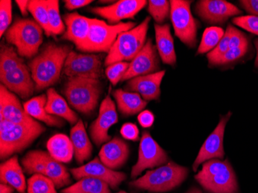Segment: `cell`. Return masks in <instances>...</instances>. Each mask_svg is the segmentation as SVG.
Segmentation results:
<instances>
[{
	"label": "cell",
	"instance_id": "obj_26",
	"mask_svg": "<svg viewBox=\"0 0 258 193\" xmlns=\"http://www.w3.org/2000/svg\"><path fill=\"white\" fill-rule=\"evenodd\" d=\"M71 140L73 144L75 156L77 162L83 163L88 160L92 154V145L88 139L83 121L79 119L71 130Z\"/></svg>",
	"mask_w": 258,
	"mask_h": 193
},
{
	"label": "cell",
	"instance_id": "obj_5",
	"mask_svg": "<svg viewBox=\"0 0 258 193\" xmlns=\"http://www.w3.org/2000/svg\"><path fill=\"white\" fill-rule=\"evenodd\" d=\"M63 94L75 109L83 114L93 112L98 105L101 94L99 80L72 77L65 82Z\"/></svg>",
	"mask_w": 258,
	"mask_h": 193
},
{
	"label": "cell",
	"instance_id": "obj_51",
	"mask_svg": "<svg viewBox=\"0 0 258 193\" xmlns=\"http://www.w3.org/2000/svg\"><path fill=\"white\" fill-rule=\"evenodd\" d=\"M255 46H256V60H255V66L258 68V39L255 40Z\"/></svg>",
	"mask_w": 258,
	"mask_h": 193
},
{
	"label": "cell",
	"instance_id": "obj_47",
	"mask_svg": "<svg viewBox=\"0 0 258 193\" xmlns=\"http://www.w3.org/2000/svg\"><path fill=\"white\" fill-rule=\"evenodd\" d=\"M240 3L247 13L258 17V0H244Z\"/></svg>",
	"mask_w": 258,
	"mask_h": 193
},
{
	"label": "cell",
	"instance_id": "obj_40",
	"mask_svg": "<svg viewBox=\"0 0 258 193\" xmlns=\"http://www.w3.org/2000/svg\"><path fill=\"white\" fill-rule=\"evenodd\" d=\"M12 22V1H0V37H3L10 28Z\"/></svg>",
	"mask_w": 258,
	"mask_h": 193
},
{
	"label": "cell",
	"instance_id": "obj_17",
	"mask_svg": "<svg viewBox=\"0 0 258 193\" xmlns=\"http://www.w3.org/2000/svg\"><path fill=\"white\" fill-rule=\"evenodd\" d=\"M159 69V59L156 54V48L149 39L144 47L129 63L128 68L121 81L131 80L136 77L153 74Z\"/></svg>",
	"mask_w": 258,
	"mask_h": 193
},
{
	"label": "cell",
	"instance_id": "obj_9",
	"mask_svg": "<svg viewBox=\"0 0 258 193\" xmlns=\"http://www.w3.org/2000/svg\"><path fill=\"white\" fill-rule=\"evenodd\" d=\"M190 1H170V16L175 34L182 43L194 47L197 42V26L190 10Z\"/></svg>",
	"mask_w": 258,
	"mask_h": 193
},
{
	"label": "cell",
	"instance_id": "obj_28",
	"mask_svg": "<svg viewBox=\"0 0 258 193\" xmlns=\"http://www.w3.org/2000/svg\"><path fill=\"white\" fill-rule=\"evenodd\" d=\"M112 95L120 112L125 116L134 115L141 112L148 104L137 93L118 89L113 91Z\"/></svg>",
	"mask_w": 258,
	"mask_h": 193
},
{
	"label": "cell",
	"instance_id": "obj_53",
	"mask_svg": "<svg viewBox=\"0 0 258 193\" xmlns=\"http://www.w3.org/2000/svg\"><path fill=\"white\" fill-rule=\"evenodd\" d=\"M117 193H127V192H126V191H118V192H117Z\"/></svg>",
	"mask_w": 258,
	"mask_h": 193
},
{
	"label": "cell",
	"instance_id": "obj_30",
	"mask_svg": "<svg viewBox=\"0 0 258 193\" xmlns=\"http://www.w3.org/2000/svg\"><path fill=\"white\" fill-rule=\"evenodd\" d=\"M44 163V175L53 181L56 188H60L71 183L68 169L60 162L53 159L48 152H45Z\"/></svg>",
	"mask_w": 258,
	"mask_h": 193
},
{
	"label": "cell",
	"instance_id": "obj_16",
	"mask_svg": "<svg viewBox=\"0 0 258 193\" xmlns=\"http://www.w3.org/2000/svg\"><path fill=\"white\" fill-rule=\"evenodd\" d=\"M147 3L145 0H121L108 7H95L91 12L115 25L121 20L134 18Z\"/></svg>",
	"mask_w": 258,
	"mask_h": 193
},
{
	"label": "cell",
	"instance_id": "obj_12",
	"mask_svg": "<svg viewBox=\"0 0 258 193\" xmlns=\"http://www.w3.org/2000/svg\"><path fill=\"white\" fill-rule=\"evenodd\" d=\"M5 120L14 124L37 125V122L30 117L14 93L9 91L4 84L0 86V120Z\"/></svg>",
	"mask_w": 258,
	"mask_h": 193
},
{
	"label": "cell",
	"instance_id": "obj_2",
	"mask_svg": "<svg viewBox=\"0 0 258 193\" xmlns=\"http://www.w3.org/2000/svg\"><path fill=\"white\" fill-rule=\"evenodd\" d=\"M195 178L210 192L238 193L235 172L227 159H212L205 162Z\"/></svg>",
	"mask_w": 258,
	"mask_h": 193
},
{
	"label": "cell",
	"instance_id": "obj_36",
	"mask_svg": "<svg viewBox=\"0 0 258 193\" xmlns=\"http://www.w3.org/2000/svg\"><path fill=\"white\" fill-rule=\"evenodd\" d=\"M54 183L43 174H35L28 180V193H57Z\"/></svg>",
	"mask_w": 258,
	"mask_h": 193
},
{
	"label": "cell",
	"instance_id": "obj_22",
	"mask_svg": "<svg viewBox=\"0 0 258 193\" xmlns=\"http://www.w3.org/2000/svg\"><path fill=\"white\" fill-rule=\"evenodd\" d=\"M67 30L62 38L75 43L77 49L82 46L89 33L92 19L83 17L77 13L68 14L63 17Z\"/></svg>",
	"mask_w": 258,
	"mask_h": 193
},
{
	"label": "cell",
	"instance_id": "obj_32",
	"mask_svg": "<svg viewBox=\"0 0 258 193\" xmlns=\"http://www.w3.org/2000/svg\"><path fill=\"white\" fill-rule=\"evenodd\" d=\"M25 65L24 59L19 55L14 46L3 45L0 52V74L7 73L22 65Z\"/></svg>",
	"mask_w": 258,
	"mask_h": 193
},
{
	"label": "cell",
	"instance_id": "obj_21",
	"mask_svg": "<svg viewBox=\"0 0 258 193\" xmlns=\"http://www.w3.org/2000/svg\"><path fill=\"white\" fill-rule=\"evenodd\" d=\"M128 155L127 144L120 138L114 137L101 147L99 159L105 166L114 170L125 163Z\"/></svg>",
	"mask_w": 258,
	"mask_h": 193
},
{
	"label": "cell",
	"instance_id": "obj_48",
	"mask_svg": "<svg viewBox=\"0 0 258 193\" xmlns=\"http://www.w3.org/2000/svg\"><path fill=\"white\" fill-rule=\"evenodd\" d=\"M64 3L65 8L69 10H73L85 7L92 3V1L91 0H67Z\"/></svg>",
	"mask_w": 258,
	"mask_h": 193
},
{
	"label": "cell",
	"instance_id": "obj_38",
	"mask_svg": "<svg viewBox=\"0 0 258 193\" xmlns=\"http://www.w3.org/2000/svg\"><path fill=\"white\" fill-rule=\"evenodd\" d=\"M150 15L157 23H162L169 17L170 13V2L166 0H150L148 2Z\"/></svg>",
	"mask_w": 258,
	"mask_h": 193
},
{
	"label": "cell",
	"instance_id": "obj_24",
	"mask_svg": "<svg viewBox=\"0 0 258 193\" xmlns=\"http://www.w3.org/2000/svg\"><path fill=\"white\" fill-rule=\"evenodd\" d=\"M156 47L159 56L165 65H174L176 62L174 40L169 24L155 25Z\"/></svg>",
	"mask_w": 258,
	"mask_h": 193
},
{
	"label": "cell",
	"instance_id": "obj_35",
	"mask_svg": "<svg viewBox=\"0 0 258 193\" xmlns=\"http://www.w3.org/2000/svg\"><path fill=\"white\" fill-rule=\"evenodd\" d=\"M224 30L220 27H212L206 29L197 53L202 54L214 49L224 37Z\"/></svg>",
	"mask_w": 258,
	"mask_h": 193
},
{
	"label": "cell",
	"instance_id": "obj_27",
	"mask_svg": "<svg viewBox=\"0 0 258 193\" xmlns=\"http://www.w3.org/2000/svg\"><path fill=\"white\" fill-rule=\"evenodd\" d=\"M47 96L45 94L34 97L23 104V107L27 114L33 117L41 120L47 125L51 127H60L63 125V120L56 116L51 115L46 112V106Z\"/></svg>",
	"mask_w": 258,
	"mask_h": 193
},
{
	"label": "cell",
	"instance_id": "obj_46",
	"mask_svg": "<svg viewBox=\"0 0 258 193\" xmlns=\"http://www.w3.org/2000/svg\"><path fill=\"white\" fill-rule=\"evenodd\" d=\"M138 120L142 127H150L152 124H154V114H152L150 111L146 110V111H142L139 114Z\"/></svg>",
	"mask_w": 258,
	"mask_h": 193
},
{
	"label": "cell",
	"instance_id": "obj_6",
	"mask_svg": "<svg viewBox=\"0 0 258 193\" xmlns=\"http://www.w3.org/2000/svg\"><path fill=\"white\" fill-rule=\"evenodd\" d=\"M187 175L188 168L170 162L154 170L147 171L143 177L130 182L129 185L154 192H163L179 186Z\"/></svg>",
	"mask_w": 258,
	"mask_h": 193
},
{
	"label": "cell",
	"instance_id": "obj_44",
	"mask_svg": "<svg viewBox=\"0 0 258 193\" xmlns=\"http://www.w3.org/2000/svg\"><path fill=\"white\" fill-rule=\"evenodd\" d=\"M121 135L124 139L127 140L137 142L139 140V130L136 124L133 123H125L121 127Z\"/></svg>",
	"mask_w": 258,
	"mask_h": 193
},
{
	"label": "cell",
	"instance_id": "obj_15",
	"mask_svg": "<svg viewBox=\"0 0 258 193\" xmlns=\"http://www.w3.org/2000/svg\"><path fill=\"white\" fill-rule=\"evenodd\" d=\"M230 116L231 112H229L227 115L222 117L217 127L204 142L192 165V168L195 172L200 165L206 161L211 160L216 158L221 159L224 158V131Z\"/></svg>",
	"mask_w": 258,
	"mask_h": 193
},
{
	"label": "cell",
	"instance_id": "obj_13",
	"mask_svg": "<svg viewBox=\"0 0 258 193\" xmlns=\"http://www.w3.org/2000/svg\"><path fill=\"white\" fill-rule=\"evenodd\" d=\"M118 120L115 104L111 97L108 95L100 106L98 117L90 127V135L97 146L111 141V137L108 135V130L113 124L118 122Z\"/></svg>",
	"mask_w": 258,
	"mask_h": 193
},
{
	"label": "cell",
	"instance_id": "obj_3",
	"mask_svg": "<svg viewBox=\"0 0 258 193\" xmlns=\"http://www.w3.org/2000/svg\"><path fill=\"white\" fill-rule=\"evenodd\" d=\"M45 127L39 124L28 126L0 120V157L6 159L27 149L40 135Z\"/></svg>",
	"mask_w": 258,
	"mask_h": 193
},
{
	"label": "cell",
	"instance_id": "obj_52",
	"mask_svg": "<svg viewBox=\"0 0 258 193\" xmlns=\"http://www.w3.org/2000/svg\"><path fill=\"white\" fill-rule=\"evenodd\" d=\"M186 193H203L201 189H199L197 188H192L189 189V191H187Z\"/></svg>",
	"mask_w": 258,
	"mask_h": 193
},
{
	"label": "cell",
	"instance_id": "obj_20",
	"mask_svg": "<svg viewBox=\"0 0 258 193\" xmlns=\"http://www.w3.org/2000/svg\"><path fill=\"white\" fill-rule=\"evenodd\" d=\"M165 74V71H161L144 76L136 77L129 80L124 89L140 94L146 101L157 100L160 96L161 83Z\"/></svg>",
	"mask_w": 258,
	"mask_h": 193
},
{
	"label": "cell",
	"instance_id": "obj_31",
	"mask_svg": "<svg viewBox=\"0 0 258 193\" xmlns=\"http://www.w3.org/2000/svg\"><path fill=\"white\" fill-rule=\"evenodd\" d=\"M62 193H111V191L106 182L98 178L86 177L62 190Z\"/></svg>",
	"mask_w": 258,
	"mask_h": 193
},
{
	"label": "cell",
	"instance_id": "obj_29",
	"mask_svg": "<svg viewBox=\"0 0 258 193\" xmlns=\"http://www.w3.org/2000/svg\"><path fill=\"white\" fill-rule=\"evenodd\" d=\"M46 148L53 159L63 163L71 162L75 154L72 140L63 134L55 135L50 138Z\"/></svg>",
	"mask_w": 258,
	"mask_h": 193
},
{
	"label": "cell",
	"instance_id": "obj_11",
	"mask_svg": "<svg viewBox=\"0 0 258 193\" xmlns=\"http://www.w3.org/2000/svg\"><path fill=\"white\" fill-rule=\"evenodd\" d=\"M167 154L152 139L149 132H143L139 149V159L132 169V178H136L147 168H152L168 162Z\"/></svg>",
	"mask_w": 258,
	"mask_h": 193
},
{
	"label": "cell",
	"instance_id": "obj_50",
	"mask_svg": "<svg viewBox=\"0 0 258 193\" xmlns=\"http://www.w3.org/2000/svg\"><path fill=\"white\" fill-rule=\"evenodd\" d=\"M14 188L7 184L1 183L0 185V193H14Z\"/></svg>",
	"mask_w": 258,
	"mask_h": 193
},
{
	"label": "cell",
	"instance_id": "obj_4",
	"mask_svg": "<svg viewBox=\"0 0 258 193\" xmlns=\"http://www.w3.org/2000/svg\"><path fill=\"white\" fill-rule=\"evenodd\" d=\"M43 30L31 19H16L5 33L10 44L14 45L21 57L32 58L38 53L43 40Z\"/></svg>",
	"mask_w": 258,
	"mask_h": 193
},
{
	"label": "cell",
	"instance_id": "obj_45",
	"mask_svg": "<svg viewBox=\"0 0 258 193\" xmlns=\"http://www.w3.org/2000/svg\"><path fill=\"white\" fill-rule=\"evenodd\" d=\"M245 43H247V37H245V35L237 29L231 27L229 49L238 47Z\"/></svg>",
	"mask_w": 258,
	"mask_h": 193
},
{
	"label": "cell",
	"instance_id": "obj_43",
	"mask_svg": "<svg viewBox=\"0 0 258 193\" xmlns=\"http://www.w3.org/2000/svg\"><path fill=\"white\" fill-rule=\"evenodd\" d=\"M247 46H248V43H245V44L238 46V47L229 49L224 53V56L220 58L217 65H226V63L235 61L246 53L247 50Z\"/></svg>",
	"mask_w": 258,
	"mask_h": 193
},
{
	"label": "cell",
	"instance_id": "obj_33",
	"mask_svg": "<svg viewBox=\"0 0 258 193\" xmlns=\"http://www.w3.org/2000/svg\"><path fill=\"white\" fill-rule=\"evenodd\" d=\"M28 10L33 15L35 21L43 28L47 37L51 36L50 23H49L48 11L46 7V1L44 0H31L29 3Z\"/></svg>",
	"mask_w": 258,
	"mask_h": 193
},
{
	"label": "cell",
	"instance_id": "obj_14",
	"mask_svg": "<svg viewBox=\"0 0 258 193\" xmlns=\"http://www.w3.org/2000/svg\"><path fill=\"white\" fill-rule=\"evenodd\" d=\"M71 172L75 179L80 180L86 177L98 178L108 183L114 189L118 188V185L126 179L125 174L116 172L105 166L98 157L86 165L79 168H72Z\"/></svg>",
	"mask_w": 258,
	"mask_h": 193
},
{
	"label": "cell",
	"instance_id": "obj_23",
	"mask_svg": "<svg viewBox=\"0 0 258 193\" xmlns=\"http://www.w3.org/2000/svg\"><path fill=\"white\" fill-rule=\"evenodd\" d=\"M1 183L11 185L19 192L25 193L27 188L25 176L19 163L18 157L14 155L0 165Z\"/></svg>",
	"mask_w": 258,
	"mask_h": 193
},
{
	"label": "cell",
	"instance_id": "obj_49",
	"mask_svg": "<svg viewBox=\"0 0 258 193\" xmlns=\"http://www.w3.org/2000/svg\"><path fill=\"white\" fill-rule=\"evenodd\" d=\"M29 3H30V1H27V0H24V1L23 0H17L16 1V4L20 8L21 14L25 17L28 15Z\"/></svg>",
	"mask_w": 258,
	"mask_h": 193
},
{
	"label": "cell",
	"instance_id": "obj_8",
	"mask_svg": "<svg viewBox=\"0 0 258 193\" xmlns=\"http://www.w3.org/2000/svg\"><path fill=\"white\" fill-rule=\"evenodd\" d=\"M136 27L133 22L108 25L103 20L92 19L89 33L85 43L78 50L88 53H109L118 35Z\"/></svg>",
	"mask_w": 258,
	"mask_h": 193
},
{
	"label": "cell",
	"instance_id": "obj_18",
	"mask_svg": "<svg viewBox=\"0 0 258 193\" xmlns=\"http://www.w3.org/2000/svg\"><path fill=\"white\" fill-rule=\"evenodd\" d=\"M196 13L209 23H223L241 10L224 0H203L196 6Z\"/></svg>",
	"mask_w": 258,
	"mask_h": 193
},
{
	"label": "cell",
	"instance_id": "obj_7",
	"mask_svg": "<svg viewBox=\"0 0 258 193\" xmlns=\"http://www.w3.org/2000/svg\"><path fill=\"white\" fill-rule=\"evenodd\" d=\"M150 20V17H146L137 27L120 33L105 58L104 65L132 61L146 44Z\"/></svg>",
	"mask_w": 258,
	"mask_h": 193
},
{
	"label": "cell",
	"instance_id": "obj_42",
	"mask_svg": "<svg viewBox=\"0 0 258 193\" xmlns=\"http://www.w3.org/2000/svg\"><path fill=\"white\" fill-rule=\"evenodd\" d=\"M233 23L250 33L258 35V17L256 16H241L235 17L233 19Z\"/></svg>",
	"mask_w": 258,
	"mask_h": 193
},
{
	"label": "cell",
	"instance_id": "obj_1",
	"mask_svg": "<svg viewBox=\"0 0 258 193\" xmlns=\"http://www.w3.org/2000/svg\"><path fill=\"white\" fill-rule=\"evenodd\" d=\"M71 47L50 43L29 63L36 91H40L56 84L64 67Z\"/></svg>",
	"mask_w": 258,
	"mask_h": 193
},
{
	"label": "cell",
	"instance_id": "obj_19",
	"mask_svg": "<svg viewBox=\"0 0 258 193\" xmlns=\"http://www.w3.org/2000/svg\"><path fill=\"white\" fill-rule=\"evenodd\" d=\"M0 81L9 91L20 96L23 99L30 98L36 90L29 67L26 65L7 73L0 74Z\"/></svg>",
	"mask_w": 258,
	"mask_h": 193
},
{
	"label": "cell",
	"instance_id": "obj_25",
	"mask_svg": "<svg viewBox=\"0 0 258 193\" xmlns=\"http://www.w3.org/2000/svg\"><path fill=\"white\" fill-rule=\"evenodd\" d=\"M46 96L47 101L45 106L46 112L51 115L62 117L72 125H75L78 123L79 119L76 113L68 106L67 101L53 88L47 90Z\"/></svg>",
	"mask_w": 258,
	"mask_h": 193
},
{
	"label": "cell",
	"instance_id": "obj_39",
	"mask_svg": "<svg viewBox=\"0 0 258 193\" xmlns=\"http://www.w3.org/2000/svg\"><path fill=\"white\" fill-rule=\"evenodd\" d=\"M230 33H231V26H228L224 37L220 40L217 46L212 51L207 54L208 61L210 65H217L220 58L224 56V53L229 50L230 44Z\"/></svg>",
	"mask_w": 258,
	"mask_h": 193
},
{
	"label": "cell",
	"instance_id": "obj_41",
	"mask_svg": "<svg viewBox=\"0 0 258 193\" xmlns=\"http://www.w3.org/2000/svg\"><path fill=\"white\" fill-rule=\"evenodd\" d=\"M128 66L129 63L127 62H118L107 67L105 74L113 85H116L121 81Z\"/></svg>",
	"mask_w": 258,
	"mask_h": 193
},
{
	"label": "cell",
	"instance_id": "obj_10",
	"mask_svg": "<svg viewBox=\"0 0 258 193\" xmlns=\"http://www.w3.org/2000/svg\"><path fill=\"white\" fill-rule=\"evenodd\" d=\"M63 73L68 78L79 77L99 80L102 77V63L100 56L70 52L63 67Z\"/></svg>",
	"mask_w": 258,
	"mask_h": 193
},
{
	"label": "cell",
	"instance_id": "obj_37",
	"mask_svg": "<svg viewBox=\"0 0 258 193\" xmlns=\"http://www.w3.org/2000/svg\"><path fill=\"white\" fill-rule=\"evenodd\" d=\"M46 7L48 11L49 23L52 35L63 34L65 33V26L59 11V1L57 0H47Z\"/></svg>",
	"mask_w": 258,
	"mask_h": 193
},
{
	"label": "cell",
	"instance_id": "obj_34",
	"mask_svg": "<svg viewBox=\"0 0 258 193\" xmlns=\"http://www.w3.org/2000/svg\"><path fill=\"white\" fill-rule=\"evenodd\" d=\"M45 152L40 150H34L26 154L22 159L21 163L24 171L28 175L45 173L44 163Z\"/></svg>",
	"mask_w": 258,
	"mask_h": 193
}]
</instances>
